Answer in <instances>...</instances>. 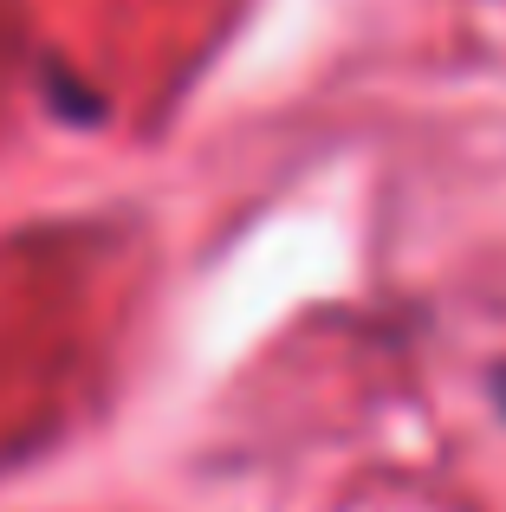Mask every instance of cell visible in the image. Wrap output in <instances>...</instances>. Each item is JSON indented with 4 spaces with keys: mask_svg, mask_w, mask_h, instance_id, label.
I'll return each instance as SVG.
<instances>
[{
    "mask_svg": "<svg viewBox=\"0 0 506 512\" xmlns=\"http://www.w3.org/2000/svg\"><path fill=\"white\" fill-rule=\"evenodd\" d=\"M494 402H500V415H506V363L494 370Z\"/></svg>",
    "mask_w": 506,
    "mask_h": 512,
    "instance_id": "6da1fadb",
    "label": "cell"
}]
</instances>
